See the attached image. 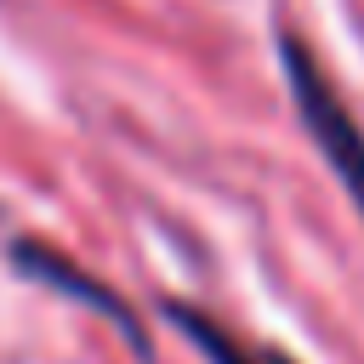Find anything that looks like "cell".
Returning a JSON list of instances; mask_svg holds the SVG:
<instances>
[{
    "label": "cell",
    "mask_w": 364,
    "mask_h": 364,
    "mask_svg": "<svg viewBox=\"0 0 364 364\" xmlns=\"http://www.w3.org/2000/svg\"><path fill=\"white\" fill-rule=\"evenodd\" d=\"M279 63H284L290 102H296L307 136L318 142V154L330 159V171L341 176V188H347V193L358 199V210H364V131H358V119L347 114V102L336 97V85L324 80V68L313 63V51H307L296 34L279 40Z\"/></svg>",
    "instance_id": "1"
},
{
    "label": "cell",
    "mask_w": 364,
    "mask_h": 364,
    "mask_svg": "<svg viewBox=\"0 0 364 364\" xmlns=\"http://www.w3.org/2000/svg\"><path fill=\"white\" fill-rule=\"evenodd\" d=\"M165 313H171V324H176L210 364H290V358H279V353H250V347H239L222 324H210L205 313H193V307H182V301H165Z\"/></svg>",
    "instance_id": "2"
}]
</instances>
